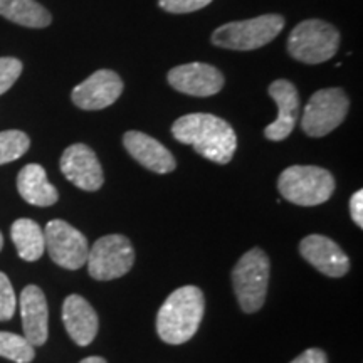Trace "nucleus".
Returning <instances> with one entry per match:
<instances>
[{"mask_svg":"<svg viewBox=\"0 0 363 363\" xmlns=\"http://www.w3.org/2000/svg\"><path fill=\"white\" fill-rule=\"evenodd\" d=\"M172 133L180 143L194 147L207 160L225 165L233 160L238 148V136L233 126L222 118L207 113H192L179 118Z\"/></svg>","mask_w":363,"mask_h":363,"instance_id":"obj_1","label":"nucleus"},{"mask_svg":"<svg viewBox=\"0 0 363 363\" xmlns=\"http://www.w3.org/2000/svg\"><path fill=\"white\" fill-rule=\"evenodd\" d=\"M206 311V298L197 286L175 289L157 315L158 337L169 345L189 342L197 333Z\"/></svg>","mask_w":363,"mask_h":363,"instance_id":"obj_2","label":"nucleus"},{"mask_svg":"<svg viewBox=\"0 0 363 363\" xmlns=\"http://www.w3.org/2000/svg\"><path fill=\"white\" fill-rule=\"evenodd\" d=\"M278 189L286 201L313 207L333 195L335 179L328 170L313 165H293L279 175Z\"/></svg>","mask_w":363,"mask_h":363,"instance_id":"obj_3","label":"nucleus"},{"mask_svg":"<svg viewBox=\"0 0 363 363\" xmlns=\"http://www.w3.org/2000/svg\"><path fill=\"white\" fill-rule=\"evenodd\" d=\"M269 257L259 247L247 251L233 269L234 291L242 311L256 313L266 301L269 284Z\"/></svg>","mask_w":363,"mask_h":363,"instance_id":"obj_4","label":"nucleus"},{"mask_svg":"<svg viewBox=\"0 0 363 363\" xmlns=\"http://www.w3.org/2000/svg\"><path fill=\"white\" fill-rule=\"evenodd\" d=\"M340 48V33L328 22L311 19L294 27L288 38L289 56L305 65L330 61Z\"/></svg>","mask_w":363,"mask_h":363,"instance_id":"obj_5","label":"nucleus"},{"mask_svg":"<svg viewBox=\"0 0 363 363\" xmlns=\"http://www.w3.org/2000/svg\"><path fill=\"white\" fill-rule=\"evenodd\" d=\"M284 27V19L278 13L254 17V19L229 22L212 34V43L234 51H252L269 44Z\"/></svg>","mask_w":363,"mask_h":363,"instance_id":"obj_6","label":"nucleus"},{"mask_svg":"<svg viewBox=\"0 0 363 363\" xmlns=\"http://www.w3.org/2000/svg\"><path fill=\"white\" fill-rule=\"evenodd\" d=\"M86 262H88L89 276L93 279H118L133 267L135 249L125 235H104L89 247Z\"/></svg>","mask_w":363,"mask_h":363,"instance_id":"obj_7","label":"nucleus"},{"mask_svg":"<svg viewBox=\"0 0 363 363\" xmlns=\"http://www.w3.org/2000/svg\"><path fill=\"white\" fill-rule=\"evenodd\" d=\"M348 101L347 94L340 88L320 89L310 98L305 106L301 128L310 136H325L338 128L347 118Z\"/></svg>","mask_w":363,"mask_h":363,"instance_id":"obj_8","label":"nucleus"},{"mask_svg":"<svg viewBox=\"0 0 363 363\" xmlns=\"http://www.w3.org/2000/svg\"><path fill=\"white\" fill-rule=\"evenodd\" d=\"M44 239L45 249L57 266L76 271L88 261V239L65 220L56 219L48 222L44 229Z\"/></svg>","mask_w":363,"mask_h":363,"instance_id":"obj_9","label":"nucleus"},{"mask_svg":"<svg viewBox=\"0 0 363 363\" xmlns=\"http://www.w3.org/2000/svg\"><path fill=\"white\" fill-rule=\"evenodd\" d=\"M123 93V81L115 71L99 69L76 86L71 99L81 110H104L111 106Z\"/></svg>","mask_w":363,"mask_h":363,"instance_id":"obj_10","label":"nucleus"},{"mask_svg":"<svg viewBox=\"0 0 363 363\" xmlns=\"http://www.w3.org/2000/svg\"><path fill=\"white\" fill-rule=\"evenodd\" d=\"M59 167L66 179L78 189L88 192L101 189L104 182L101 163L88 145L76 143L67 147L62 153Z\"/></svg>","mask_w":363,"mask_h":363,"instance_id":"obj_11","label":"nucleus"},{"mask_svg":"<svg viewBox=\"0 0 363 363\" xmlns=\"http://www.w3.org/2000/svg\"><path fill=\"white\" fill-rule=\"evenodd\" d=\"M170 86L190 96H212L224 86V76L217 67L203 62H189L169 71Z\"/></svg>","mask_w":363,"mask_h":363,"instance_id":"obj_12","label":"nucleus"},{"mask_svg":"<svg viewBox=\"0 0 363 363\" xmlns=\"http://www.w3.org/2000/svg\"><path fill=\"white\" fill-rule=\"evenodd\" d=\"M299 252L313 267L330 278H342L350 271V259L335 240L325 235H308L299 244Z\"/></svg>","mask_w":363,"mask_h":363,"instance_id":"obj_13","label":"nucleus"},{"mask_svg":"<svg viewBox=\"0 0 363 363\" xmlns=\"http://www.w3.org/2000/svg\"><path fill=\"white\" fill-rule=\"evenodd\" d=\"M269 96L278 106V118L264 128L267 140L281 142L293 133L299 113V94L293 83L286 79H278L269 86Z\"/></svg>","mask_w":363,"mask_h":363,"instance_id":"obj_14","label":"nucleus"},{"mask_svg":"<svg viewBox=\"0 0 363 363\" xmlns=\"http://www.w3.org/2000/svg\"><path fill=\"white\" fill-rule=\"evenodd\" d=\"M21 316L24 337L33 347H40L48 342L49 310L43 289L38 286H26L21 293Z\"/></svg>","mask_w":363,"mask_h":363,"instance_id":"obj_15","label":"nucleus"},{"mask_svg":"<svg viewBox=\"0 0 363 363\" xmlns=\"http://www.w3.org/2000/svg\"><path fill=\"white\" fill-rule=\"evenodd\" d=\"M126 152L145 169L155 174H169L175 170L177 162L169 148H165L158 140L142 133V131H128L123 136Z\"/></svg>","mask_w":363,"mask_h":363,"instance_id":"obj_16","label":"nucleus"},{"mask_svg":"<svg viewBox=\"0 0 363 363\" xmlns=\"http://www.w3.org/2000/svg\"><path fill=\"white\" fill-rule=\"evenodd\" d=\"M62 321L72 342L88 347L98 335L99 320L93 306L79 294H69L62 305Z\"/></svg>","mask_w":363,"mask_h":363,"instance_id":"obj_17","label":"nucleus"},{"mask_svg":"<svg viewBox=\"0 0 363 363\" xmlns=\"http://www.w3.org/2000/svg\"><path fill=\"white\" fill-rule=\"evenodd\" d=\"M17 190L26 202L38 207H49L57 202L59 194L49 184L48 174L38 163H29L17 175Z\"/></svg>","mask_w":363,"mask_h":363,"instance_id":"obj_18","label":"nucleus"},{"mask_svg":"<svg viewBox=\"0 0 363 363\" xmlns=\"http://www.w3.org/2000/svg\"><path fill=\"white\" fill-rule=\"evenodd\" d=\"M11 235L17 252L24 261L34 262L40 259L45 249L44 230L33 219H19L12 224Z\"/></svg>","mask_w":363,"mask_h":363,"instance_id":"obj_19","label":"nucleus"},{"mask_svg":"<svg viewBox=\"0 0 363 363\" xmlns=\"http://www.w3.org/2000/svg\"><path fill=\"white\" fill-rule=\"evenodd\" d=\"M0 16L24 27L43 29L51 24V13L35 0H0Z\"/></svg>","mask_w":363,"mask_h":363,"instance_id":"obj_20","label":"nucleus"},{"mask_svg":"<svg viewBox=\"0 0 363 363\" xmlns=\"http://www.w3.org/2000/svg\"><path fill=\"white\" fill-rule=\"evenodd\" d=\"M0 357L16 363H29L34 360V347L21 335L0 331Z\"/></svg>","mask_w":363,"mask_h":363,"instance_id":"obj_21","label":"nucleus"},{"mask_svg":"<svg viewBox=\"0 0 363 363\" xmlns=\"http://www.w3.org/2000/svg\"><path fill=\"white\" fill-rule=\"evenodd\" d=\"M30 147V140L24 131H0V165L21 158Z\"/></svg>","mask_w":363,"mask_h":363,"instance_id":"obj_22","label":"nucleus"},{"mask_svg":"<svg viewBox=\"0 0 363 363\" xmlns=\"http://www.w3.org/2000/svg\"><path fill=\"white\" fill-rule=\"evenodd\" d=\"M17 298L7 274L0 272V321L11 320L16 313Z\"/></svg>","mask_w":363,"mask_h":363,"instance_id":"obj_23","label":"nucleus"},{"mask_svg":"<svg viewBox=\"0 0 363 363\" xmlns=\"http://www.w3.org/2000/svg\"><path fill=\"white\" fill-rule=\"evenodd\" d=\"M22 62L16 57H0V94L7 93L19 79Z\"/></svg>","mask_w":363,"mask_h":363,"instance_id":"obj_24","label":"nucleus"},{"mask_svg":"<svg viewBox=\"0 0 363 363\" xmlns=\"http://www.w3.org/2000/svg\"><path fill=\"white\" fill-rule=\"evenodd\" d=\"M212 0H158L163 11L172 13H189L207 7Z\"/></svg>","mask_w":363,"mask_h":363,"instance_id":"obj_25","label":"nucleus"},{"mask_svg":"<svg viewBox=\"0 0 363 363\" xmlns=\"http://www.w3.org/2000/svg\"><path fill=\"white\" fill-rule=\"evenodd\" d=\"M350 214L358 227H363V190H358L350 199Z\"/></svg>","mask_w":363,"mask_h":363,"instance_id":"obj_26","label":"nucleus"},{"mask_svg":"<svg viewBox=\"0 0 363 363\" xmlns=\"http://www.w3.org/2000/svg\"><path fill=\"white\" fill-rule=\"evenodd\" d=\"M291 363H328V357L320 348H310V350L303 352L301 355L294 358Z\"/></svg>","mask_w":363,"mask_h":363,"instance_id":"obj_27","label":"nucleus"},{"mask_svg":"<svg viewBox=\"0 0 363 363\" xmlns=\"http://www.w3.org/2000/svg\"><path fill=\"white\" fill-rule=\"evenodd\" d=\"M79 363H106V360L101 357H88L84 358V360H81Z\"/></svg>","mask_w":363,"mask_h":363,"instance_id":"obj_28","label":"nucleus"},{"mask_svg":"<svg viewBox=\"0 0 363 363\" xmlns=\"http://www.w3.org/2000/svg\"><path fill=\"white\" fill-rule=\"evenodd\" d=\"M2 247H4V238L2 234H0V251H2Z\"/></svg>","mask_w":363,"mask_h":363,"instance_id":"obj_29","label":"nucleus"}]
</instances>
